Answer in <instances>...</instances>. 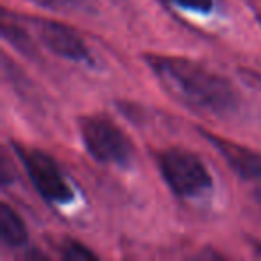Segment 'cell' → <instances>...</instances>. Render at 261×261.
<instances>
[{
  "instance_id": "6da1fadb",
  "label": "cell",
  "mask_w": 261,
  "mask_h": 261,
  "mask_svg": "<svg viewBox=\"0 0 261 261\" xmlns=\"http://www.w3.org/2000/svg\"><path fill=\"white\" fill-rule=\"evenodd\" d=\"M168 93L202 115L225 116L240 104L234 86L206 66L174 56H145Z\"/></svg>"
},
{
  "instance_id": "7a4b0ae2",
  "label": "cell",
  "mask_w": 261,
  "mask_h": 261,
  "mask_svg": "<svg viewBox=\"0 0 261 261\" xmlns=\"http://www.w3.org/2000/svg\"><path fill=\"white\" fill-rule=\"evenodd\" d=\"M158 163L167 185L179 197H197L213 185L202 160L186 149L172 147L160 154Z\"/></svg>"
},
{
  "instance_id": "3957f363",
  "label": "cell",
  "mask_w": 261,
  "mask_h": 261,
  "mask_svg": "<svg viewBox=\"0 0 261 261\" xmlns=\"http://www.w3.org/2000/svg\"><path fill=\"white\" fill-rule=\"evenodd\" d=\"M81 136L88 152L100 163L127 165L133 156L129 138L106 116H86L81 120Z\"/></svg>"
},
{
  "instance_id": "277c9868",
  "label": "cell",
  "mask_w": 261,
  "mask_h": 261,
  "mask_svg": "<svg viewBox=\"0 0 261 261\" xmlns=\"http://www.w3.org/2000/svg\"><path fill=\"white\" fill-rule=\"evenodd\" d=\"M16 152L38 190L45 200L52 204H66L73 199V190L59 170L58 163L48 154L36 149H22L16 147Z\"/></svg>"
},
{
  "instance_id": "5b68a950",
  "label": "cell",
  "mask_w": 261,
  "mask_h": 261,
  "mask_svg": "<svg viewBox=\"0 0 261 261\" xmlns=\"http://www.w3.org/2000/svg\"><path fill=\"white\" fill-rule=\"evenodd\" d=\"M33 27L36 36L54 54L70 59V61L91 63V54L88 50L86 43L70 27L63 25L59 22H52V20H43V18L33 20Z\"/></svg>"
},
{
  "instance_id": "8992f818",
  "label": "cell",
  "mask_w": 261,
  "mask_h": 261,
  "mask_svg": "<svg viewBox=\"0 0 261 261\" xmlns=\"http://www.w3.org/2000/svg\"><path fill=\"white\" fill-rule=\"evenodd\" d=\"M206 138L218 149V152L225 158L227 165L247 181L261 182V154L249 147H242L231 140H224L220 136L207 135Z\"/></svg>"
},
{
  "instance_id": "52a82bcc",
  "label": "cell",
  "mask_w": 261,
  "mask_h": 261,
  "mask_svg": "<svg viewBox=\"0 0 261 261\" xmlns=\"http://www.w3.org/2000/svg\"><path fill=\"white\" fill-rule=\"evenodd\" d=\"M0 238L8 247H22L27 242V229L9 204H0Z\"/></svg>"
},
{
  "instance_id": "ba28073f",
  "label": "cell",
  "mask_w": 261,
  "mask_h": 261,
  "mask_svg": "<svg viewBox=\"0 0 261 261\" xmlns=\"http://www.w3.org/2000/svg\"><path fill=\"white\" fill-rule=\"evenodd\" d=\"M61 250V257L66 261H95L97 256L91 252L88 247H84L83 243L75 242V240L66 238L65 242L59 245Z\"/></svg>"
},
{
  "instance_id": "9c48e42d",
  "label": "cell",
  "mask_w": 261,
  "mask_h": 261,
  "mask_svg": "<svg viewBox=\"0 0 261 261\" xmlns=\"http://www.w3.org/2000/svg\"><path fill=\"white\" fill-rule=\"evenodd\" d=\"M170 2L185 9H192V11L199 13H207L213 9V0H170Z\"/></svg>"
},
{
  "instance_id": "30bf717a",
  "label": "cell",
  "mask_w": 261,
  "mask_h": 261,
  "mask_svg": "<svg viewBox=\"0 0 261 261\" xmlns=\"http://www.w3.org/2000/svg\"><path fill=\"white\" fill-rule=\"evenodd\" d=\"M34 2L50 9H70L75 8V6H81L84 0H34Z\"/></svg>"
},
{
  "instance_id": "8fae6325",
  "label": "cell",
  "mask_w": 261,
  "mask_h": 261,
  "mask_svg": "<svg viewBox=\"0 0 261 261\" xmlns=\"http://www.w3.org/2000/svg\"><path fill=\"white\" fill-rule=\"evenodd\" d=\"M243 75H245V79L249 81L252 86H256L257 90L261 91V73H256V72H249V70H243Z\"/></svg>"
}]
</instances>
